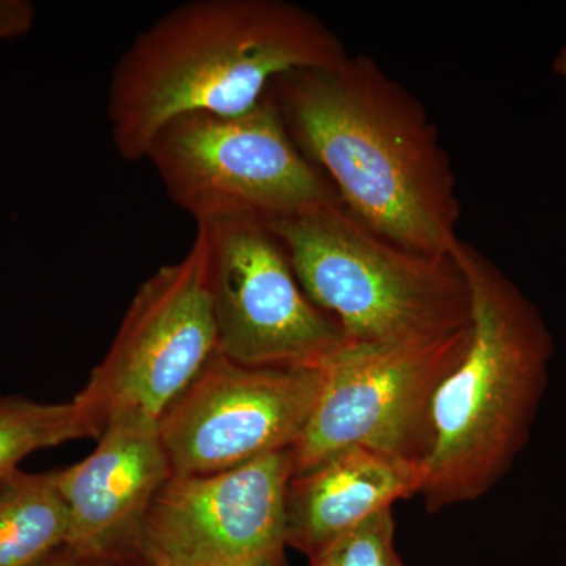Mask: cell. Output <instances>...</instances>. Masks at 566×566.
<instances>
[{
    "label": "cell",
    "instance_id": "3",
    "mask_svg": "<svg viewBox=\"0 0 566 566\" xmlns=\"http://www.w3.org/2000/svg\"><path fill=\"white\" fill-rule=\"evenodd\" d=\"M453 255L471 286L472 334L431 406L419 491L428 513L476 501L509 474L531 439L556 349L539 308L501 268L463 240Z\"/></svg>",
    "mask_w": 566,
    "mask_h": 566
},
{
    "label": "cell",
    "instance_id": "2",
    "mask_svg": "<svg viewBox=\"0 0 566 566\" xmlns=\"http://www.w3.org/2000/svg\"><path fill=\"white\" fill-rule=\"evenodd\" d=\"M344 41L285 0H192L153 22L112 71L107 120L115 150L144 161L156 134L188 114L253 109L282 74L344 61Z\"/></svg>",
    "mask_w": 566,
    "mask_h": 566
},
{
    "label": "cell",
    "instance_id": "7",
    "mask_svg": "<svg viewBox=\"0 0 566 566\" xmlns=\"http://www.w3.org/2000/svg\"><path fill=\"white\" fill-rule=\"evenodd\" d=\"M216 353L210 240L207 229L197 226L186 255L140 283L109 352L74 400L98 436L117 416L158 422Z\"/></svg>",
    "mask_w": 566,
    "mask_h": 566
},
{
    "label": "cell",
    "instance_id": "13",
    "mask_svg": "<svg viewBox=\"0 0 566 566\" xmlns=\"http://www.w3.org/2000/svg\"><path fill=\"white\" fill-rule=\"evenodd\" d=\"M70 515L57 471L0 475V566H32L66 546Z\"/></svg>",
    "mask_w": 566,
    "mask_h": 566
},
{
    "label": "cell",
    "instance_id": "8",
    "mask_svg": "<svg viewBox=\"0 0 566 566\" xmlns=\"http://www.w3.org/2000/svg\"><path fill=\"white\" fill-rule=\"evenodd\" d=\"M203 227L218 352L248 367L322 370L345 338L304 293L277 234L256 222Z\"/></svg>",
    "mask_w": 566,
    "mask_h": 566
},
{
    "label": "cell",
    "instance_id": "4",
    "mask_svg": "<svg viewBox=\"0 0 566 566\" xmlns=\"http://www.w3.org/2000/svg\"><path fill=\"white\" fill-rule=\"evenodd\" d=\"M304 293L346 345L416 340L472 324V293L453 253L433 255L375 232L340 199L270 227Z\"/></svg>",
    "mask_w": 566,
    "mask_h": 566
},
{
    "label": "cell",
    "instance_id": "10",
    "mask_svg": "<svg viewBox=\"0 0 566 566\" xmlns=\"http://www.w3.org/2000/svg\"><path fill=\"white\" fill-rule=\"evenodd\" d=\"M292 450L207 475H172L145 517L140 549L156 564L252 566L286 546Z\"/></svg>",
    "mask_w": 566,
    "mask_h": 566
},
{
    "label": "cell",
    "instance_id": "12",
    "mask_svg": "<svg viewBox=\"0 0 566 566\" xmlns=\"http://www.w3.org/2000/svg\"><path fill=\"white\" fill-rule=\"evenodd\" d=\"M422 468L405 458L348 447L290 479L286 546L311 558L365 520L419 495Z\"/></svg>",
    "mask_w": 566,
    "mask_h": 566
},
{
    "label": "cell",
    "instance_id": "9",
    "mask_svg": "<svg viewBox=\"0 0 566 566\" xmlns=\"http://www.w3.org/2000/svg\"><path fill=\"white\" fill-rule=\"evenodd\" d=\"M322 386L319 368L248 367L216 353L158 420L172 474H216L292 449Z\"/></svg>",
    "mask_w": 566,
    "mask_h": 566
},
{
    "label": "cell",
    "instance_id": "18",
    "mask_svg": "<svg viewBox=\"0 0 566 566\" xmlns=\"http://www.w3.org/2000/svg\"><path fill=\"white\" fill-rule=\"evenodd\" d=\"M553 70L554 73L566 80V46L562 48V50L557 52L556 57H554Z\"/></svg>",
    "mask_w": 566,
    "mask_h": 566
},
{
    "label": "cell",
    "instance_id": "17",
    "mask_svg": "<svg viewBox=\"0 0 566 566\" xmlns=\"http://www.w3.org/2000/svg\"><path fill=\"white\" fill-rule=\"evenodd\" d=\"M123 562L125 560H107V558L88 556L73 547L62 546L61 549L54 551L32 566H120Z\"/></svg>",
    "mask_w": 566,
    "mask_h": 566
},
{
    "label": "cell",
    "instance_id": "6",
    "mask_svg": "<svg viewBox=\"0 0 566 566\" xmlns=\"http://www.w3.org/2000/svg\"><path fill=\"white\" fill-rule=\"evenodd\" d=\"M471 334L472 324L416 340L345 345L322 368L314 412L290 449L293 475L356 446L422 468L434 395L463 359Z\"/></svg>",
    "mask_w": 566,
    "mask_h": 566
},
{
    "label": "cell",
    "instance_id": "16",
    "mask_svg": "<svg viewBox=\"0 0 566 566\" xmlns=\"http://www.w3.org/2000/svg\"><path fill=\"white\" fill-rule=\"evenodd\" d=\"M35 7L29 0H0V40H14L31 31Z\"/></svg>",
    "mask_w": 566,
    "mask_h": 566
},
{
    "label": "cell",
    "instance_id": "5",
    "mask_svg": "<svg viewBox=\"0 0 566 566\" xmlns=\"http://www.w3.org/2000/svg\"><path fill=\"white\" fill-rule=\"evenodd\" d=\"M145 159L197 226L273 227L338 200L290 136L273 88L245 114L174 118L156 134Z\"/></svg>",
    "mask_w": 566,
    "mask_h": 566
},
{
    "label": "cell",
    "instance_id": "11",
    "mask_svg": "<svg viewBox=\"0 0 566 566\" xmlns=\"http://www.w3.org/2000/svg\"><path fill=\"white\" fill-rule=\"evenodd\" d=\"M172 475L158 422L114 417L91 455L57 471L70 515L66 546L107 560L137 556L148 510Z\"/></svg>",
    "mask_w": 566,
    "mask_h": 566
},
{
    "label": "cell",
    "instance_id": "21",
    "mask_svg": "<svg viewBox=\"0 0 566 566\" xmlns=\"http://www.w3.org/2000/svg\"><path fill=\"white\" fill-rule=\"evenodd\" d=\"M159 566H172V565H161V564H158Z\"/></svg>",
    "mask_w": 566,
    "mask_h": 566
},
{
    "label": "cell",
    "instance_id": "20",
    "mask_svg": "<svg viewBox=\"0 0 566 566\" xmlns=\"http://www.w3.org/2000/svg\"><path fill=\"white\" fill-rule=\"evenodd\" d=\"M252 566H289V565H286L285 557H283V554H281V556L268 558V560L260 562V564L252 565Z\"/></svg>",
    "mask_w": 566,
    "mask_h": 566
},
{
    "label": "cell",
    "instance_id": "1",
    "mask_svg": "<svg viewBox=\"0 0 566 566\" xmlns=\"http://www.w3.org/2000/svg\"><path fill=\"white\" fill-rule=\"evenodd\" d=\"M290 136L346 210L415 251H455L461 203L438 128L368 55L297 69L271 85Z\"/></svg>",
    "mask_w": 566,
    "mask_h": 566
},
{
    "label": "cell",
    "instance_id": "15",
    "mask_svg": "<svg viewBox=\"0 0 566 566\" xmlns=\"http://www.w3.org/2000/svg\"><path fill=\"white\" fill-rule=\"evenodd\" d=\"M308 560L311 566H405L395 547L392 509L368 517Z\"/></svg>",
    "mask_w": 566,
    "mask_h": 566
},
{
    "label": "cell",
    "instance_id": "14",
    "mask_svg": "<svg viewBox=\"0 0 566 566\" xmlns=\"http://www.w3.org/2000/svg\"><path fill=\"white\" fill-rule=\"evenodd\" d=\"M82 438H98V431L74 398L65 403H36L0 397V475L18 469L33 452Z\"/></svg>",
    "mask_w": 566,
    "mask_h": 566
},
{
    "label": "cell",
    "instance_id": "19",
    "mask_svg": "<svg viewBox=\"0 0 566 566\" xmlns=\"http://www.w3.org/2000/svg\"><path fill=\"white\" fill-rule=\"evenodd\" d=\"M120 566H159L153 558L145 556L144 553L137 554L128 560L123 562Z\"/></svg>",
    "mask_w": 566,
    "mask_h": 566
}]
</instances>
